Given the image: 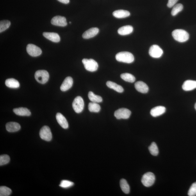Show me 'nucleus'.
<instances>
[{
    "label": "nucleus",
    "mask_w": 196,
    "mask_h": 196,
    "mask_svg": "<svg viewBox=\"0 0 196 196\" xmlns=\"http://www.w3.org/2000/svg\"><path fill=\"white\" fill-rule=\"evenodd\" d=\"M172 35L175 40L181 43L186 42L189 38V35L187 32L182 29H175L173 31Z\"/></svg>",
    "instance_id": "1"
},
{
    "label": "nucleus",
    "mask_w": 196,
    "mask_h": 196,
    "mask_svg": "<svg viewBox=\"0 0 196 196\" xmlns=\"http://www.w3.org/2000/svg\"><path fill=\"white\" fill-rule=\"evenodd\" d=\"M116 58L119 62L126 63H133L134 60L133 54L128 52H119L116 54Z\"/></svg>",
    "instance_id": "2"
},
{
    "label": "nucleus",
    "mask_w": 196,
    "mask_h": 196,
    "mask_svg": "<svg viewBox=\"0 0 196 196\" xmlns=\"http://www.w3.org/2000/svg\"><path fill=\"white\" fill-rule=\"evenodd\" d=\"M35 77L39 83L44 84L48 81L49 74L46 70H38L35 72Z\"/></svg>",
    "instance_id": "3"
},
{
    "label": "nucleus",
    "mask_w": 196,
    "mask_h": 196,
    "mask_svg": "<svg viewBox=\"0 0 196 196\" xmlns=\"http://www.w3.org/2000/svg\"><path fill=\"white\" fill-rule=\"evenodd\" d=\"M85 69L89 71L93 72L98 69V64L96 61L93 59H84L82 60Z\"/></svg>",
    "instance_id": "4"
},
{
    "label": "nucleus",
    "mask_w": 196,
    "mask_h": 196,
    "mask_svg": "<svg viewBox=\"0 0 196 196\" xmlns=\"http://www.w3.org/2000/svg\"><path fill=\"white\" fill-rule=\"evenodd\" d=\"M155 181V176L153 173L152 172L145 173L143 175L141 179V182L143 185L147 187H149L153 185Z\"/></svg>",
    "instance_id": "5"
},
{
    "label": "nucleus",
    "mask_w": 196,
    "mask_h": 196,
    "mask_svg": "<svg viewBox=\"0 0 196 196\" xmlns=\"http://www.w3.org/2000/svg\"><path fill=\"white\" fill-rule=\"evenodd\" d=\"M84 101L83 98L80 96H77L75 98L72 103V107L76 113H80L83 111L84 108Z\"/></svg>",
    "instance_id": "6"
},
{
    "label": "nucleus",
    "mask_w": 196,
    "mask_h": 196,
    "mask_svg": "<svg viewBox=\"0 0 196 196\" xmlns=\"http://www.w3.org/2000/svg\"><path fill=\"white\" fill-rule=\"evenodd\" d=\"M131 114V112L128 109L122 108L115 111L114 116L117 119H127Z\"/></svg>",
    "instance_id": "7"
},
{
    "label": "nucleus",
    "mask_w": 196,
    "mask_h": 196,
    "mask_svg": "<svg viewBox=\"0 0 196 196\" xmlns=\"http://www.w3.org/2000/svg\"><path fill=\"white\" fill-rule=\"evenodd\" d=\"M39 135L41 139L47 141H51L52 134L51 130L49 126H44L40 129Z\"/></svg>",
    "instance_id": "8"
},
{
    "label": "nucleus",
    "mask_w": 196,
    "mask_h": 196,
    "mask_svg": "<svg viewBox=\"0 0 196 196\" xmlns=\"http://www.w3.org/2000/svg\"><path fill=\"white\" fill-rule=\"evenodd\" d=\"M149 54L152 58H159L162 55L163 51L158 45H153L150 47Z\"/></svg>",
    "instance_id": "9"
},
{
    "label": "nucleus",
    "mask_w": 196,
    "mask_h": 196,
    "mask_svg": "<svg viewBox=\"0 0 196 196\" xmlns=\"http://www.w3.org/2000/svg\"><path fill=\"white\" fill-rule=\"evenodd\" d=\"M26 49L27 53L33 57L39 56L42 53V50L40 48L33 44L27 45Z\"/></svg>",
    "instance_id": "10"
},
{
    "label": "nucleus",
    "mask_w": 196,
    "mask_h": 196,
    "mask_svg": "<svg viewBox=\"0 0 196 196\" xmlns=\"http://www.w3.org/2000/svg\"><path fill=\"white\" fill-rule=\"evenodd\" d=\"M51 23L54 26L61 27H65L67 25L66 18L60 16H56L52 18Z\"/></svg>",
    "instance_id": "11"
},
{
    "label": "nucleus",
    "mask_w": 196,
    "mask_h": 196,
    "mask_svg": "<svg viewBox=\"0 0 196 196\" xmlns=\"http://www.w3.org/2000/svg\"><path fill=\"white\" fill-rule=\"evenodd\" d=\"M99 29L96 27H93L88 29L84 32L82 35V37L85 39H88L94 37L99 32Z\"/></svg>",
    "instance_id": "12"
},
{
    "label": "nucleus",
    "mask_w": 196,
    "mask_h": 196,
    "mask_svg": "<svg viewBox=\"0 0 196 196\" xmlns=\"http://www.w3.org/2000/svg\"><path fill=\"white\" fill-rule=\"evenodd\" d=\"M73 84V80L71 77H66L60 86L61 90L64 92V91L69 90L72 87Z\"/></svg>",
    "instance_id": "13"
},
{
    "label": "nucleus",
    "mask_w": 196,
    "mask_h": 196,
    "mask_svg": "<svg viewBox=\"0 0 196 196\" xmlns=\"http://www.w3.org/2000/svg\"><path fill=\"white\" fill-rule=\"evenodd\" d=\"M165 107L159 106L154 107L150 111V114L153 117H157L162 115L165 112Z\"/></svg>",
    "instance_id": "14"
},
{
    "label": "nucleus",
    "mask_w": 196,
    "mask_h": 196,
    "mask_svg": "<svg viewBox=\"0 0 196 196\" xmlns=\"http://www.w3.org/2000/svg\"><path fill=\"white\" fill-rule=\"evenodd\" d=\"M43 35L47 39L54 43H58L60 40V38L59 34L54 33L44 32Z\"/></svg>",
    "instance_id": "15"
},
{
    "label": "nucleus",
    "mask_w": 196,
    "mask_h": 196,
    "mask_svg": "<svg viewBox=\"0 0 196 196\" xmlns=\"http://www.w3.org/2000/svg\"><path fill=\"white\" fill-rule=\"evenodd\" d=\"M135 88L138 92L142 93H146L149 91V88L147 84L142 81L136 82Z\"/></svg>",
    "instance_id": "16"
},
{
    "label": "nucleus",
    "mask_w": 196,
    "mask_h": 196,
    "mask_svg": "<svg viewBox=\"0 0 196 196\" xmlns=\"http://www.w3.org/2000/svg\"><path fill=\"white\" fill-rule=\"evenodd\" d=\"M56 118L59 124L63 128L66 129L68 127V124L64 116L60 113H57Z\"/></svg>",
    "instance_id": "17"
},
{
    "label": "nucleus",
    "mask_w": 196,
    "mask_h": 196,
    "mask_svg": "<svg viewBox=\"0 0 196 196\" xmlns=\"http://www.w3.org/2000/svg\"><path fill=\"white\" fill-rule=\"evenodd\" d=\"M183 90L191 91L196 88V81L188 80L184 81L182 86Z\"/></svg>",
    "instance_id": "18"
},
{
    "label": "nucleus",
    "mask_w": 196,
    "mask_h": 196,
    "mask_svg": "<svg viewBox=\"0 0 196 196\" xmlns=\"http://www.w3.org/2000/svg\"><path fill=\"white\" fill-rule=\"evenodd\" d=\"M20 128L21 127L19 124L16 122H9L6 125L7 131L10 132H17L20 130Z\"/></svg>",
    "instance_id": "19"
},
{
    "label": "nucleus",
    "mask_w": 196,
    "mask_h": 196,
    "mask_svg": "<svg viewBox=\"0 0 196 196\" xmlns=\"http://www.w3.org/2000/svg\"><path fill=\"white\" fill-rule=\"evenodd\" d=\"M13 111L15 114L20 116H28L31 115L30 111L29 109L23 107L13 109Z\"/></svg>",
    "instance_id": "20"
},
{
    "label": "nucleus",
    "mask_w": 196,
    "mask_h": 196,
    "mask_svg": "<svg viewBox=\"0 0 196 196\" xmlns=\"http://www.w3.org/2000/svg\"><path fill=\"white\" fill-rule=\"evenodd\" d=\"M133 30V27L130 25L123 26L118 29V34L121 35H129L132 32Z\"/></svg>",
    "instance_id": "21"
},
{
    "label": "nucleus",
    "mask_w": 196,
    "mask_h": 196,
    "mask_svg": "<svg viewBox=\"0 0 196 196\" xmlns=\"http://www.w3.org/2000/svg\"><path fill=\"white\" fill-rule=\"evenodd\" d=\"M130 14L129 11L122 10H116L113 13L114 16L117 18H126L129 17Z\"/></svg>",
    "instance_id": "22"
},
{
    "label": "nucleus",
    "mask_w": 196,
    "mask_h": 196,
    "mask_svg": "<svg viewBox=\"0 0 196 196\" xmlns=\"http://www.w3.org/2000/svg\"><path fill=\"white\" fill-rule=\"evenodd\" d=\"M106 85L108 87L114 90L118 93H122L124 92V88L122 86L111 81H108L106 82Z\"/></svg>",
    "instance_id": "23"
},
{
    "label": "nucleus",
    "mask_w": 196,
    "mask_h": 196,
    "mask_svg": "<svg viewBox=\"0 0 196 196\" xmlns=\"http://www.w3.org/2000/svg\"><path fill=\"white\" fill-rule=\"evenodd\" d=\"M5 84L8 87L12 88H17L20 86L19 82L13 78L6 80Z\"/></svg>",
    "instance_id": "24"
},
{
    "label": "nucleus",
    "mask_w": 196,
    "mask_h": 196,
    "mask_svg": "<svg viewBox=\"0 0 196 196\" xmlns=\"http://www.w3.org/2000/svg\"><path fill=\"white\" fill-rule=\"evenodd\" d=\"M120 186L123 192L126 194H128L129 193L130 188L129 184L127 183L126 180L124 179L121 180Z\"/></svg>",
    "instance_id": "25"
},
{
    "label": "nucleus",
    "mask_w": 196,
    "mask_h": 196,
    "mask_svg": "<svg viewBox=\"0 0 196 196\" xmlns=\"http://www.w3.org/2000/svg\"><path fill=\"white\" fill-rule=\"evenodd\" d=\"M88 96L90 101L92 102L99 103L102 101V99L101 96L95 95L92 92H89Z\"/></svg>",
    "instance_id": "26"
},
{
    "label": "nucleus",
    "mask_w": 196,
    "mask_h": 196,
    "mask_svg": "<svg viewBox=\"0 0 196 196\" xmlns=\"http://www.w3.org/2000/svg\"><path fill=\"white\" fill-rule=\"evenodd\" d=\"M88 109L90 112L98 113L100 111L101 107L97 103L91 102L89 104Z\"/></svg>",
    "instance_id": "27"
},
{
    "label": "nucleus",
    "mask_w": 196,
    "mask_h": 196,
    "mask_svg": "<svg viewBox=\"0 0 196 196\" xmlns=\"http://www.w3.org/2000/svg\"><path fill=\"white\" fill-rule=\"evenodd\" d=\"M121 77L125 81L133 83L135 81L136 78L133 75L129 73H124L121 75Z\"/></svg>",
    "instance_id": "28"
},
{
    "label": "nucleus",
    "mask_w": 196,
    "mask_h": 196,
    "mask_svg": "<svg viewBox=\"0 0 196 196\" xmlns=\"http://www.w3.org/2000/svg\"><path fill=\"white\" fill-rule=\"evenodd\" d=\"M11 22L8 20H3L0 22V33H1L8 29L10 26Z\"/></svg>",
    "instance_id": "29"
},
{
    "label": "nucleus",
    "mask_w": 196,
    "mask_h": 196,
    "mask_svg": "<svg viewBox=\"0 0 196 196\" xmlns=\"http://www.w3.org/2000/svg\"><path fill=\"white\" fill-rule=\"evenodd\" d=\"M173 7L171 12L172 15L173 16H175L178 14L179 13L183 10V5L180 3L175 4Z\"/></svg>",
    "instance_id": "30"
},
{
    "label": "nucleus",
    "mask_w": 196,
    "mask_h": 196,
    "mask_svg": "<svg viewBox=\"0 0 196 196\" xmlns=\"http://www.w3.org/2000/svg\"><path fill=\"white\" fill-rule=\"evenodd\" d=\"M149 150L150 153L152 156H157L159 153L158 147L155 142H153L149 147Z\"/></svg>",
    "instance_id": "31"
},
{
    "label": "nucleus",
    "mask_w": 196,
    "mask_h": 196,
    "mask_svg": "<svg viewBox=\"0 0 196 196\" xmlns=\"http://www.w3.org/2000/svg\"><path fill=\"white\" fill-rule=\"evenodd\" d=\"M12 191L11 189L5 186H2L0 187V196H10Z\"/></svg>",
    "instance_id": "32"
},
{
    "label": "nucleus",
    "mask_w": 196,
    "mask_h": 196,
    "mask_svg": "<svg viewBox=\"0 0 196 196\" xmlns=\"http://www.w3.org/2000/svg\"><path fill=\"white\" fill-rule=\"evenodd\" d=\"M10 161V157L8 155H2L0 156V166L5 165Z\"/></svg>",
    "instance_id": "33"
},
{
    "label": "nucleus",
    "mask_w": 196,
    "mask_h": 196,
    "mask_svg": "<svg viewBox=\"0 0 196 196\" xmlns=\"http://www.w3.org/2000/svg\"><path fill=\"white\" fill-rule=\"evenodd\" d=\"M73 182L67 180H62L59 186L63 188H68L74 185Z\"/></svg>",
    "instance_id": "34"
},
{
    "label": "nucleus",
    "mask_w": 196,
    "mask_h": 196,
    "mask_svg": "<svg viewBox=\"0 0 196 196\" xmlns=\"http://www.w3.org/2000/svg\"><path fill=\"white\" fill-rule=\"evenodd\" d=\"M188 195L189 196H196V182L191 186L188 191Z\"/></svg>",
    "instance_id": "35"
},
{
    "label": "nucleus",
    "mask_w": 196,
    "mask_h": 196,
    "mask_svg": "<svg viewBox=\"0 0 196 196\" xmlns=\"http://www.w3.org/2000/svg\"><path fill=\"white\" fill-rule=\"evenodd\" d=\"M178 0H168L167 6L168 8H172L176 4Z\"/></svg>",
    "instance_id": "36"
},
{
    "label": "nucleus",
    "mask_w": 196,
    "mask_h": 196,
    "mask_svg": "<svg viewBox=\"0 0 196 196\" xmlns=\"http://www.w3.org/2000/svg\"><path fill=\"white\" fill-rule=\"evenodd\" d=\"M58 1L64 4H68L70 2V0H58Z\"/></svg>",
    "instance_id": "37"
},
{
    "label": "nucleus",
    "mask_w": 196,
    "mask_h": 196,
    "mask_svg": "<svg viewBox=\"0 0 196 196\" xmlns=\"http://www.w3.org/2000/svg\"><path fill=\"white\" fill-rule=\"evenodd\" d=\"M195 109H196V103L195 104Z\"/></svg>",
    "instance_id": "38"
},
{
    "label": "nucleus",
    "mask_w": 196,
    "mask_h": 196,
    "mask_svg": "<svg viewBox=\"0 0 196 196\" xmlns=\"http://www.w3.org/2000/svg\"><path fill=\"white\" fill-rule=\"evenodd\" d=\"M70 24H71V22H70Z\"/></svg>",
    "instance_id": "39"
}]
</instances>
